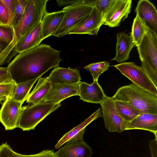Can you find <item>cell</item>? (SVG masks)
Listing matches in <instances>:
<instances>
[{
    "instance_id": "obj_1",
    "label": "cell",
    "mask_w": 157,
    "mask_h": 157,
    "mask_svg": "<svg viewBox=\"0 0 157 157\" xmlns=\"http://www.w3.org/2000/svg\"><path fill=\"white\" fill-rule=\"evenodd\" d=\"M60 51L46 44H41L19 53L7 67L15 84L40 78L52 68L59 67L62 60Z\"/></svg>"
},
{
    "instance_id": "obj_2",
    "label": "cell",
    "mask_w": 157,
    "mask_h": 157,
    "mask_svg": "<svg viewBox=\"0 0 157 157\" xmlns=\"http://www.w3.org/2000/svg\"><path fill=\"white\" fill-rule=\"evenodd\" d=\"M111 98L128 104L140 113L157 114V95L133 83L120 87Z\"/></svg>"
},
{
    "instance_id": "obj_3",
    "label": "cell",
    "mask_w": 157,
    "mask_h": 157,
    "mask_svg": "<svg viewBox=\"0 0 157 157\" xmlns=\"http://www.w3.org/2000/svg\"><path fill=\"white\" fill-rule=\"evenodd\" d=\"M48 0H27L24 12L19 21L14 27L17 44L41 22L46 11Z\"/></svg>"
},
{
    "instance_id": "obj_4",
    "label": "cell",
    "mask_w": 157,
    "mask_h": 157,
    "mask_svg": "<svg viewBox=\"0 0 157 157\" xmlns=\"http://www.w3.org/2000/svg\"><path fill=\"white\" fill-rule=\"evenodd\" d=\"M136 47L142 67L157 88V35L147 29L140 44Z\"/></svg>"
},
{
    "instance_id": "obj_5",
    "label": "cell",
    "mask_w": 157,
    "mask_h": 157,
    "mask_svg": "<svg viewBox=\"0 0 157 157\" xmlns=\"http://www.w3.org/2000/svg\"><path fill=\"white\" fill-rule=\"evenodd\" d=\"M61 105L60 103L40 101L22 107L18 128L23 131L34 130L40 122Z\"/></svg>"
},
{
    "instance_id": "obj_6",
    "label": "cell",
    "mask_w": 157,
    "mask_h": 157,
    "mask_svg": "<svg viewBox=\"0 0 157 157\" xmlns=\"http://www.w3.org/2000/svg\"><path fill=\"white\" fill-rule=\"evenodd\" d=\"M94 6L84 4L66 6L62 10L64 16L59 27L53 36L60 37L67 35L86 16L92 11Z\"/></svg>"
},
{
    "instance_id": "obj_7",
    "label": "cell",
    "mask_w": 157,
    "mask_h": 157,
    "mask_svg": "<svg viewBox=\"0 0 157 157\" xmlns=\"http://www.w3.org/2000/svg\"><path fill=\"white\" fill-rule=\"evenodd\" d=\"M132 83L157 95L156 87L141 66L132 62H125L113 66Z\"/></svg>"
},
{
    "instance_id": "obj_8",
    "label": "cell",
    "mask_w": 157,
    "mask_h": 157,
    "mask_svg": "<svg viewBox=\"0 0 157 157\" xmlns=\"http://www.w3.org/2000/svg\"><path fill=\"white\" fill-rule=\"evenodd\" d=\"M84 128L70 139L67 144L59 147L55 152L56 157H91L92 154L91 148L83 140Z\"/></svg>"
},
{
    "instance_id": "obj_9",
    "label": "cell",
    "mask_w": 157,
    "mask_h": 157,
    "mask_svg": "<svg viewBox=\"0 0 157 157\" xmlns=\"http://www.w3.org/2000/svg\"><path fill=\"white\" fill-rule=\"evenodd\" d=\"M100 105L105 128L110 132L120 133L125 130L127 122L118 113L111 97L106 96Z\"/></svg>"
},
{
    "instance_id": "obj_10",
    "label": "cell",
    "mask_w": 157,
    "mask_h": 157,
    "mask_svg": "<svg viewBox=\"0 0 157 157\" xmlns=\"http://www.w3.org/2000/svg\"><path fill=\"white\" fill-rule=\"evenodd\" d=\"M23 103L10 97L5 101L0 110V122L6 130L18 128V123Z\"/></svg>"
},
{
    "instance_id": "obj_11",
    "label": "cell",
    "mask_w": 157,
    "mask_h": 157,
    "mask_svg": "<svg viewBox=\"0 0 157 157\" xmlns=\"http://www.w3.org/2000/svg\"><path fill=\"white\" fill-rule=\"evenodd\" d=\"M132 0H115L103 17V25L110 27L118 26L130 13Z\"/></svg>"
},
{
    "instance_id": "obj_12",
    "label": "cell",
    "mask_w": 157,
    "mask_h": 157,
    "mask_svg": "<svg viewBox=\"0 0 157 157\" xmlns=\"http://www.w3.org/2000/svg\"><path fill=\"white\" fill-rule=\"evenodd\" d=\"M103 15L95 7L89 14L85 17L73 28L68 34H87L97 35L103 24Z\"/></svg>"
},
{
    "instance_id": "obj_13",
    "label": "cell",
    "mask_w": 157,
    "mask_h": 157,
    "mask_svg": "<svg viewBox=\"0 0 157 157\" xmlns=\"http://www.w3.org/2000/svg\"><path fill=\"white\" fill-rule=\"evenodd\" d=\"M135 11L146 29L157 35V11L154 4L148 0H140Z\"/></svg>"
},
{
    "instance_id": "obj_14",
    "label": "cell",
    "mask_w": 157,
    "mask_h": 157,
    "mask_svg": "<svg viewBox=\"0 0 157 157\" xmlns=\"http://www.w3.org/2000/svg\"><path fill=\"white\" fill-rule=\"evenodd\" d=\"M79 92V83L73 85L52 84L41 101L59 103L67 98L78 95Z\"/></svg>"
},
{
    "instance_id": "obj_15",
    "label": "cell",
    "mask_w": 157,
    "mask_h": 157,
    "mask_svg": "<svg viewBox=\"0 0 157 157\" xmlns=\"http://www.w3.org/2000/svg\"><path fill=\"white\" fill-rule=\"evenodd\" d=\"M80 99L84 102L101 104L106 96L98 81H93L91 84L80 81L79 95Z\"/></svg>"
},
{
    "instance_id": "obj_16",
    "label": "cell",
    "mask_w": 157,
    "mask_h": 157,
    "mask_svg": "<svg viewBox=\"0 0 157 157\" xmlns=\"http://www.w3.org/2000/svg\"><path fill=\"white\" fill-rule=\"evenodd\" d=\"M51 84L73 85L79 83L81 79L76 68H55L48 76Z\"/></svg>"
},
{
    "instance_id": "obj_17",
    "label": "cell",
    "mask_w": 157,
    "mask_h": 157,
    "mask_svg": "<svg viewBox=\"0 0 157 157\" xmlns=\"http://www.w3.org/2000/svg\"><path fill=\"white\" fill-rule=\"evenodd\" d=\"M136 129L150 131L157 137V114L140 113L127 123L125 130Z\"/></svg>"
},
{
    "instance_id": "obj_18",
    "label": "cell",
    "mask_w": 157,
    "mask_h": 157,
    "mask_svg": "<svg viewBox=\"0 0 157 157\" xmlns=\"http://www.w3.org/2000/svg\"><path fill=\"white\" fill-rule=\"evenodd\" d=\"M64 16L62 10L51 13L47 12L44 14L41 22L43 40L53 36L60 25Z\"/></svg>"
},
{
    "instance_id": "obj_19",
    "label": "cell",
    "mask_w": 157,
    "mask_h": 157,
    "mask_svg": "<svg viewBox=\"0 0 157 157\" xmlns=\"http://www.w3.org/2000/svg\"><path fill=\"white\" fill-rule=\"evenodd\" d=\"M43 40L40 22L17 44L13 51L18 54L27 51L38 46Z\"/></svg>"
},
{
    "instance_id": "obj_20",
    "label": "cell",
    "mask_w": 157,
    "mask_h": 157,
    "mask_svg": "<svg viewBox=\"0 0 157 157\" xmlns=\"http://www.w3.org/2000/svg\"><path fill=\"white\" fill-rule=\"evenodd\" d=\"M117 36L116 54L111 60L121 63L129 59L130 52L135 45L131 35L121 32L117 34Z\"/></svg>"
},
{
    "instance_id": "obj_21",
    "label": "cell",
    "mask_w": 157,
    "mask_h": 157,
    "mask_svg": "<svg viewBox=\"0 0 157 157\" xmlns=\"http://www.w3.org/2000/svg\"><path fill=\"white\" fill-rule=\"evenodd\" d=\"M52 84L48 77H40L35 87L29 94L26 102L35 104L40 101L50 89Z\"/></svg>"
},
{
    "instance_id": "obj_22",
    "label": "cell",
    "mask_w": 157,
    "mask_h": 157,
    "mask_svg": "<svg viewBox=\"0 0 157 157\" xmlns=\"http://www.w3.org/2000/svg\"><path fill=\"white\" fill-rule=\"evenodd\" d=\"M102 111L100 107L98 109L90 116L78 126L74 127L69 132L66 133L56 145V149L59 148L64 144L75 136L91 122L100 117H102Z\"/></svg>"
},
{
    "instance_id": "obj_23",
    "label": "cell",
    "mask_w": 157,
    "mask_h": 157,
    "mask_svg": "<svg viewBox=\"0 0 157 157\" xmlns=\"http://www.w3.org/2000/svg\"><path fill=\"white\" fill-rule=\"evenodd\" d=\"M38 78L15 84L10 97L13 99L23 103L27 100L29 92Z\"/></svg>"
},
{
    "instance_id": "obj_24",
    "label": "cell",
    "mask_w": 157,
    "mask_h": 157,
    "mask_svg": "<svg viewBox=\"0 0 157 157\" xmlns=\"http://www.w3.org/2000/svg\"><path fill=\"white\" fill-rule=\"evenodd\" d=\"M0 157H56L53 150H44L33 155L20 154L13 151L7 142L0 145Z\"/></svg>"
},
{
    "instance_id": "obj_25",
    "label": "cell",
    "mask_w": 157,
    "mask_h": 157,
    "mask_svg": "<svg viewBox=\"0 0 157 157\" xmlns=\"http://www.w3.org/2000/svg\"><path fill=\"white\" fill-rule=\"evenodd\" d=\"M116 109L120 116L127 123L131 121L140 113L132 106L124 102L114 101Z\"/></svg>"
},
{
    "instance_id": "obj_26",
    "label": "cell",
    "mask_w": 157,
    "mask_h": 157,
    "mask_svg": "<svg viewBox=\"0 0 157 157\" xmlns=\"http://www.w3.org/2000/svg\"><path fill=\"white\" fill-rule=\"evenodd\" d=\"M146 30L147 29L144 24L136 15L134 19L130 35L136 47L140 44Z\"/></svg>"
},
{
    "instance_id": "obj_27",
    "label": "cell",
    "mask_w": 157,
    "mask_h": 157,
    "mask_svg": "<svg viewBox=\"0 0 157 157\" xmlns=\"http://www.w3.org/2000/svg\"><path fill=\"white\" fill-rule=\"evenodd\" d=\"M109 66V63L106 61L95 62L85 66L84 68L90 72L94 81H98L99 76L107 71Z\"/></svg>"
},
{
    "instance_id": "obj_28",
    "label": "cell",
    "mask_w": 157,
    "mask_h": 157,
    "mask_svg": "<svg viewBox=\"0 0 157 157\" xmlns=\"http://www.w3.org/2000/svg\"><path fill=\"white\" fill-rule=\"evenodd\" d=\"M15 36L14 27L9 25L0 24V40L11 44L14 47Z\"/></svg>"
},
{
    "instance_id": "obj_29",
    "label": "cell",
    "mask_w": 157,
    "mask_h": 157,
    "mask_svg": "<svg viewBox=\"0 0 157 157\" xmlns=\"http://www.w3.org/2000/svg\"><path fill=\"white\" fill-rule=\"evenodd\" d=\"M27 0H16L15 7L10 25L15 27L21 18L25 9Z\"/></svg>"
},
{
    "instance_id": "obj_30",
    "label": "cell",
    "mask_w": 157,
    "mask_h": 157,
    "mask_svg": "<svg viewBox=\"0 0 157 157\" xmlns=\"http://www.w3.org/2000/svg\"><path fill=\"white\" fill-rule=\"evenodd\" d=\"M13 49L11 44L0 40V66L7 62Z\"/></svg>"
},
{
    "instance_id": "obj_31",
    "label": "cell",
    "mask_w": 157,
    "mask_h": 157,
    "mask_svg": "<svg viewBox=\"0 0 157 157\" xmlns=\"http://www.w3.org/2000/svg\"><path fill=\"white\" fill-rule=\"evenodd\" d=\"M114 1L115 0H96L94 7L104 16Z\"/></svg>"
},
{
    "instance_id": "obj_32",
    "label": "cell",
    "mask_w": 157,
    "mask_h": 157,
    "mask_svg": "<svg viewBox=\"0 0 157 157\" xmlns=\"http://www.w3.org/2000/svg\"><path fill=\"white\" fill-rule=\"evenodd\" d=\"M15 83L13 82L0 84V95L10 97L13 88Z\"/></svg>"
},
{
    "instance_id": "obj_33",
    "label": "cell",
    "mask_w": 157,
    "mask_h": 157,
    "mask_svg": "<svg viewBox=\"0 0 157 157\" xmlns=\"http://www.w3.org/2000/svg\"><path fill=\"white\" fill-rule=\"evenodd\" d=\"M7 10L9 15V25L12 20L15 7L16 0H1Z\"/></svg>"
},
{
    "instance_id": "obj_34",
    "label": "cell",
    "mask_w": 157,
    "mask_h": 157,
    "mask_svg": "<svg viewBox=\"0 0 157 157\" xmlns=\"http://www.w3.org/2000/svg\"><path fill=\"white\" fill-rule=\"evenodd\" d=\"M0 23L3 25H9V23L7 10L1 0H0Z\"/></svg>"
},
{
    "instance_id": "obj_35",
    "label": "cell",
    "mask_w": 157,
    "mask_h": 157,
    "mask_svg": "<svg viewBox=\"0 0 157 157\" xmlns=\"http://www.w3.org/2000/svg\"><path fill=\"white\" fill-rule=\"evenodd\" d=\"M12 82L7 67H0V84Z\"/></svg>"
},
{
    "instance_id": "obj_36",
    "label": "cell",
    "mask_w": 157,
    "mask_h": 157,
    "mask_svg": "<svg viewBox=\"0 0 157 157\" xmlns=\"http://www.w3.org/2000/svg\"><path fill=\"white\" fill-rule=\"evenodd\" d=\"M57 5L59 6H70L75 5L86 4L85 0H56Z\"/></svg>"
},
{
    "instance_id": "obj_37",
    "label": "cell",
    "mask_w": 157,
    "mask_h": 157,
    "mask_svg": "<svg viewBox=\"0 0 157 157\" xmlns=\"http://www.w3.org/2000/svg\"><path fill=\"white\" fill-rule=\"evenodd\" d=\"M157 137L155 139L151 140L149 142V147L152 157H157Z\"/></svg>"
},
{
    "instance_id": "obj_38",
    "label": "cell",
    "mask_w": 157,
    "mask_h": 157,
    "mask_svg": "<svg viewBox=\"0 0 157 157\" xmlns=\"http://www.w3.org/2000/svg\"><path fill=\"white\" fill-rule=\"evenodd\" d=\"M7 98L5 96L0 95V101H5Z\"/></svg>"
},
{
    "instance_id": "obj_39",
    "label": "cell",
    "mask_w": 157,
    "mask_h": 157,
    "mask_svg": "<svg viewBox=\"0 0 157 157\" xmlns=\"http://www.w3.org/2000/svg\"><path fill=\"white\" fill-rule=\"evenodd\" d=\"M1 24V23H0V24Z\"/></svg>"
}]
</instances>
